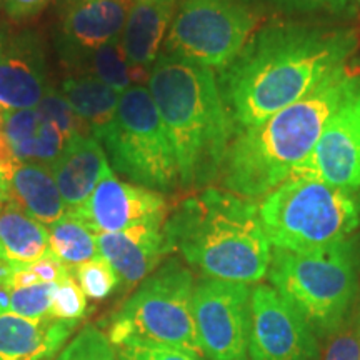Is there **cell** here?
I'll list each match as a JSON object with an SVG mask.
<instances>
[{
    "label": "cell",
    "instance_id": "6da1fadb",
    "mask_svg": "<svg viewBox=\"0 0 360 360\" xmlns=\"http://www.w3.org/2000/svg\"><path fill=\"white\" fill-rule=\"evenodd\" d=\"M359 49L360 32L352 25L299 19L260 25L217 75L236 134L300 101L354 62Z\"/></svg>",
    "mask_w": 360,
    "mask_h": 360
},
{
    "label": "cell",
    "instance_id": "7a4b0ae2",
    "mask_svg": "<svg viewBox=\"0 0 360 360\" xmlns=\"http://www.w3.org/2000/svg\"><path fill=\"white\" fill-rule=\"evenodd\" d=\"M148 92L172 146L179 186L204 191L220 179L236 127L209 67L162 52L148 74Z\"/></svg>",
    "mask_w": 360,
    "mask_h": 360
},
{
    "label": "cell",
    "instance_id": "3957f363",
    "mask_svg": "<svg viewBox=\"0 0 360 360\" xmlns=\"http://www.w3.org/2000/svg\"><path fill=\"white\" fill-rule=\"evenodd\" d=\"M359 74L360 67L350 62L257 127L238 130L219 179L222 188L252 200L285 182L314 150Z\"/></svg>",
    "mask_w": 360,
    "mask_h": 360
},
{
    "label": "cell",
    "instance_id": "277c9868",
    "mask_svg": "<svg viewBox=\"0 0 360 360\" xmlns=\"http://www.w3.org/2000/svg\"><path fill=\"white\" fill-rule=\"evenodd\" d=\"M170 252L207 278L257 283L267 276L272 245L254 200L207 187L175 207L164 224Z\"/></svg>",
    "mask_w": 360,
    "mask_h": 360
},
{
    "label": "cell",
    "instance_id": "5b68a950",
    "mask_svg": "<svg viewBox=\"0 0 360 360\" xmlns=\"http://www.w3.org/2000/svg\"><path fill=\"white\" fill-rule=\"evenodd\" d=\"M270 287L302 314L319 339H328L347 322L357 295L354 242L310 252L272 249Z\"/></svg>",
    "mask_w": 360,
    "mask_h": 360
},
{
    "label": "cell",
    "instance_id": "8992f818",
    "mask_svg": "<svg viewBox=\"0 0 360 360\" xmlns=\"http://www.w3.org/2000/svg\"><path fill=\"white\" fill-rule=\"evenodd\" d=\"M259 219L272 249H323L347 240L360 227V192L287 179L260 202Z\"/></svg>",
    "mask_w": 360,
    "mask_h": 360
},
{
    "label": "cell",
    "instance_id": "52a82bcc",
    "mask_svg": "<svg viewBox=\"0 0 360 360\" xmlns=\"http://www.w3.org/2000/svg\"><path fill=\"white\" fill-rule=\"evenodd\" d=\"M193 289L195 282L186 265L177 259L164 262L112 315L110 344L146 342L202 355L193 322Z\"/></svg>",
    "mask_w": 360,
    "mask_h": 360
},
{
    "label": "cell",
    "instance_id": "ba28073f",
    "mask_svg": "<svg viewBox=\"0 0 360 360\" xmlns=\"http://www.w3.org/2000/svg\"><path fill=\"white\" fill-rule=\"evenodd\" d=\"M112 170L150 191L169 193L179 186L170 141L146 85L120 94L114 120L101 139Z\"/></svg>",
    "mask_w": 360,
    "mask_h": 360
},
{
    "label": "cell",
    "instance_id": "9c48e42d",
    "mask_svg": "<svg viewBox=\"0 0 360 360\" xmlns=\"http://www.w3.org/2000/svg\"><path fill=\"white\" fill-rule=\"evenodd\" d=\"M260 19L252 0H180L164 52L222 70L249 42Z\"/></svg>",
    "mask_w": 360,
    "mask_h": 360
},
{
    "label": "cell",
    "instance_id": "30bf717a",
    "mask_svg": "<svg viewBox=\"0 0 360 360\" xmlns=\"http://www.w3.org/2000/svg\"><path fill=\"white\" fill-rule=\"evenodd\" d=\"M192 310L205 359L245 357L250 328V287L247 283L202 278L193 289Z\"/></svg>",
    "mask_w": 360,
    "mask_h": 360
},
{
    "label": "cell",
    "instance_id": "8fae6325",
    "mask_svg": "<svg viewBox=\"0 0 360 360\" xmlns=\"http://www.w3.org/2000/svg\"><path fill=\"white\" fill-rule=\"evenodd\" d=\"M250 360H321L319 337L274 287L250 289Z\"/></svg>",
    "mask_w": 360,
    "mask_h": 360
},
{
    "label": "cell",
    "instance_id": "7c38bea8",
    "mask_svg": "<svg viewBox=\"0 0 360 360\" xmlns=\"http://www.w3.org/2000/svg\"><path fill=\"white\" fill-rule=\"evenodd\" d=\"M289 179H314L360 192V74L314 150L292 170Z\"/></svg>",
    "mask_w": 360,
    "mask_h": 360
},
{
    "label": "cell",
    "instance_id": "4fadbf2b",
    "mask_svg": "<svg viewBox=\"0 0 360 360\" xmlns=\"http://www.w3.org/2000/svg\"><path fill=\"white\" fill-rule=\"evenodd\" d=\"M70 214L82 219L98 236L135 225H164L169 204L160 192L122 182L109 170L85 204Z\"/></svg>",
    "mask_w": 360,
    "mask_h": 360
},
{
    "label": "cell",
    "instance_id": "5bb4252c",
    "mask_svg": "<svg viewBox=\"0 0 360 360\" xmlns=\"http://www.w3.org/2000/svg\"><path fill=\"white\" fill-rule=\"evenodd\" d=\"M47 90V58L39 34L0 25V109H30Z\"/></svg>",
    "mask_w": 360,
    "mask_h": 360
},
{
    "label": "cell",
    "instance_id": "9a60e30c",
    "mask_svg": "<svg viewBox=\"0 0 360 360\" xmlns=\"http://www.w3.org/2000/svg\"><path fill=\"white\" fill-rule=\"evenodd\" d=\"M134 0H72L57 30L60 60L84 56L120 40Z\"/></svg>",
    "mask_w": 360,
    "mask_h": 360
},
{
    "label": "cell",
    "instance_id": "2e32d148",
    "mask_svg": "<svg viewBox=\"0 0 360 360\" xmlns=\"http://www.w3.org/2000/svg\"><path fill=\"white\" fill-rule=\"evenodd\" d=\"M98 254L109 262L120 283L134 287L159 267L170 254L164 225H135L120 232L98 233Z\"/></svg>",
    "mask_w": 360,
    "mask_h": 360
},
{
    "label": "cell",
    "instance_id": "e0dca14e",
    "mask_svg": "<svg viewBox=\"0 0 360 360\" xmlns=\"http://www.w3.org/2000/svg\"><path fill=\"white\" fill-rule=\"evenodd\" d=\"M2 130L20 164L51 165L72 141L39 105L2 112Z\"/></svg>",
    "mask_w": 360,
    "mask_h": 360
},
{
    "label": "cell",
    "instance_id": "ac0fdd59",
    "mask_svg": "<svg viewBox=\"0 0 360 360\" xmlns=\"http://www.w3.org/2000/svg\"><path fill=\"white\" fill-rule=\"evenodd\" d=\"M67 212H74L92 195L103 175L112 170L105 148L94 135L74 139L51 165Z\"/></svg>",
    "mask_w": 360,
    "mask_h": 360
},
{
    "label": "cell",
    "instance_id": "d6986e66",
    "mask_svg": "<svg viewBox=\"0 0 360 360\" xmlns=\"http://www.w3.org/2000/svg\"><path fill=\"white\" fill-rule=\"evenodd\" d=\"M75 322L30 319L11 310L0 312V360H45L65 345Z\"/></svg>",
    "mask_w": 360,
    "mask_h": 360
},
{
    "label": "cell",
    "instance_id": "ffe728a7",
    "mask_svg": "<svg viewBox=\"0 0 360 360\" xmlns=\"http://www.w3.org/2000/svg\"><path fill=\"white\" fill-rule=\"evenodd\" d=\"M177 6L179 0H134L120 37L125 58L134 69L150 74Z\"/></svg>",
    "mask_w": 360,
    "mask_h": 360
},
{
    "label": "cell",
    "instance_id": "44dd1931",
    "mask_svg": "<svg viewBox=\"0 0 360 360\" xmlns=\"http://www.w3.org/2000/svg\"><path fill=\"white\" fill-rule=\"evenodd\" d=\"M8 200L49 227L67 214V205L49 165L20 164L8 179Z\"/></svg>",
    "mask_w": 360,
    "mask_h": 360
},
{
    "label": "cell",
    "instance_id": "7402d4cb",
    "mask_svg": "<svg viewBox=\"0 0 360 360\" xmlns=\"http://www.w3.org/2000/svg\"><path fill=\"white\" fill-rule=\"evenodd\" d=\"M49 254V229L8 200L0 212V262L25 267Z\"/></svg>",
    "mask_w": 360,
    "mask_h": 360
},
{
    "label": "cell",
    "instance_id": "603a6c76",
    "mask_svg": "<svg viewBox=\"0 0 360 360\" xmlns=\"http://www.w3.org/2000/svg\"><path fill=\"white\" fill-rule=\"evenodd\" d=\"M70 109L84 120L90 134L101 141L105 129L114 120L120 92L102 80L85 75H69L58 87Z\"/></svg>",
    "mask_w": 360,
    "mask_h": 360
},
{
    "label": "cell",
    "instance_id": "cb8c5ba5",
    "mask_svg": "<svg viewBox=\"0 0 360 360\" xmlns=\"http://www.w3.org/2000/svg\"><path fill=\"white\" fill-rule=\"evenodd\" d=\"M62 64L74 72L72 75L98 79L119 90L120 94L132 85H142L143 80H148L147 72L134 69L129 64L120 40L103 45L84 56L69 58Z\"/></svg>",
    "mask_w": 360,
    "mask_h": 360
},
{
    "label": "cell",
    "instance_id": "d4e9b609",
    "mask_svg": "<svg viewBox=\"0 0 360 360\" xmlns=\"http://www.w3.org/2000/svg\"><path fill=\"white\" fill-rule=\"evenodd\" d=\"M49 249L70 270L101 255L97 233L82 219L70 212L49 229Z\"/></svg>",
    "mask_w": 360,
    "mask_h": 360
},
{
    "label": "cell",
    "instance_id": "484cf974",
    "mask_svg": "<svg viewBox=\"0 0 360 360\" xmlns=\"http://www.w3.org/2000/svg\"><path fill=\"white\" fill-rule=\"evenodd\" d=\"M72 276L89 299L103 300L120 285V278L114 267L102 255L72 269Z\"/></svg>",
    "mask_w": 360,
    "mask_h": 360
},
{
    "label": "cell",
    "instance_id": "4316f807",
    "mask_svg": "<svg viewBox=\"0 0 360 360\" xmlns=\"http://www.w3.org/2000/svg\"><path fill=\"white\" fill-rule=\"evenodd\" d=\"M57 360H119L109 337L97 327L87 326L72 339Z\"/></svg>",
    "mask_w": 360,
    "mask_h": 360
},
{
    "label": "cell",
    "instance_id": "83f0119b",
    "mask_svg": "<svg viewBox=\"0 0 360 360\" xmlns=\"http://www.w3.org/2000/svg\"><path fill=\"white\" fill-rule=\"evenodd\" d=\"M282 13L305 17H349L354 12L352 0H252Z\"/></svg>",
    "mask_w": 360,
    "mask_h": 360
},
{
    "label": "cell",
    "instance_id": "f1b7e54d",
    "mask_svg": "<svg viewBox=\"0 0 360 360\" xmlns=\"http://www.w3.org/2000/svg\"><path fill=\"white\" fill-rule=\"evenodd\" d=\"M57 283H35L30 287L11 290L8 310L30 319L51 317L53 292Z\"/></svg>",
    "mask_w": 360,
    "mask_h": 360
},
{
    "label": "cell",
    "instance_id": "f546056e",
    "mask_svg": "<svg viewBox=\"0 0 360 360\" xmlns=\"http://www.w3.org/2000/svg\"><path fill=\"white\" fill-rule=\"evenodd\" d=\"M85 312H87V295L80 289L74 276L58 282L57 289L53 292L51 319H53V321L79 323Z\"/></svg>",
    "mask_w": 360,
    "mask_h": 360
},
{
    "label": "cell",
    "instance_id": "4dcf8cb0",
    "mask_svg": "<svg viewBox=\"0 0 360 360\" xmlns=\"http://www.w3.org/2000/svg\"><path fill=\"white\" fill-rule=\"evenodd\" d=\"M321 360H360V317L349 321L328 337Z\"/></svg>",
    "mask_w": 360,
    "mask_h": 360
},
{
    "label": "cell",
    "instance_id": "1f68e13d",
    "mask_svg": "<svg viewBox=\"0 0 360 360\" xmlns=\"http://www.w3.org/2000/svg\"><path fill=\"white\" fill-rule=\"evenodd\" d=\"M119 360H205L188 350L167 347V345L146 344V342H127L117 345Z\"/></svg>",
    "mask_w": 360,
    "mask_h": 360
},
{
    "label": "cell",
    "instance_id": "d6a6232c",
    "mask_svg": "<svg viewBox=\"0 0 360 360\" xmlns=\"http://www.w3.org/2000/svg\"><path fill=\"white\" fill-rule=\"evenodd\" d=\"M49 2L51 0H4L2 6L11 19L22 20L39 13Z\"/></svg>",
    "mask_w": 360,
    "mask_h": 360
},
{
    "label": "cell",
    "instance_id": "836d02e7",
    "mask_svg": "<svg viewBox=\"0 0 360 360\" xmlns=\"http://www.w3.org/2000/svg\"><path fill=\"white\" fill-rule=\"evenodd\" d=\"M7 202H8V182L7 179L4 177V174L0 172V212H2Z\"/></svg>",
    "mask_w": 360,
    "mask_h": 360
},
{
    "label": "cell",
    "instance_id": "e575fe53",
    "mask_svg": "<svg viewBox=\"0 0 360 360\" xmlns=\"http://www.w3.org/2000/svg\"><path fill=\"white\" fill-rule=\"evenodd\" d=\"M2 2H4V0H0V6H2Z\"/></svg>",
    "mask_w": 360,
    "mask_h": 360
},
{
    "label": "cell",
    "instance_id": "d590c367",
    "mask_svg": "<svg viewBox=\"0 0 360 360\" xmlns=\"http://www.w3.org/2000/svg\"><path fill=\"white\" fill-rule=\"evenodd\" d=\"M238 360H245V357L244 359H238Z\"/></svg>",
    "mask_w": 360,
    "mask_h": 360
}]
</instances>
